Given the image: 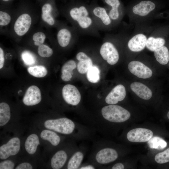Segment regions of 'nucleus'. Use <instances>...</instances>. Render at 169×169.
<instances>
[{
    "label": "nucleus",
    "instance_id": "nucleus-25",
    "mask_svg": "<svg viewBox=\"0 0 169 169\" xmlns=\"http://www.w3.org/2000/svg\"><path fill=\"white\" fill-rule=\"evenodd\" d=\"M84 154L81 151L75 152L69 160L67 166L68 169H79L84 158Z\"/></svg>",
    "mask_w": 169,
    "mask_h": 169
},
{
    "label": "nucleus",
    "instance_id": "nucleus-9",
    "mask_svg": "<svg viewBox=\"0 0 169 169\" xmlns=\"http://www.w3.org/2000/svg\"><path fill=\"white\" fill-rule=\"evenodd\" d=\"M62 95L65 101L68 104L75 106L77 105L81 99V94L74 86L67 84L62 90Z\"/></svg>",
    "mask_w": 169,
    "mask_h": 169
},
{
    "label": "nucleus",
    "instance_id": "nucleus-42",
    "mask_svg": "<svg viewBox=\"0 0 169 169\" xmlns=\"http://www.w3.org/2000/svg\"><path fill=\"white\" fill-rule=\"evenodd\" d=\"M167 118H168V119H169V111L167 113Z\"/></svg>",
    "mask_w": 169,
    "mask_h": 169
},
{
    "label": "nucleus",
    "instance_id": "nucleus-15",
    "mask_svg": "<svg viewBox=\"0 0 169 169\" xmlns=\"http://www.w3.org/2000/svg\"><path fill=\"white\" fill-rule=\"evenodd\" d=\"M32 23L30 16L28 14L23 13L20 15L16 21L14 29L16 34L19 36L25 34L30 28Z\"/></svg>",
    "mask_w": 169,
    "mask_h": 169
},
{
    "label": "nucleus",
    "instance_id": "nucleus-24",
    "mask_svg": "<svg viewBox=\"0 0 169 169\" xmlns=\"http://www.w3.org/2000/svg\"><path fill=\"white\" fill-rule=\"evenodd\" d=\"M39 140L37 135L33 134L27 137L25 143L26 150L30 154H34L37 149L38 146L39 145Z\"/></svg>",
    "mask_w": 169,
    "mask_h": 169
},
{
    "label": "nucleus",
    "instance_id": "nucleus-23",
    "mask_svg": "<svg viewBox=\"0 0 169 169\" xmlns=\"http://www.w3.org/2000/svg\"><path fill=\"white\" fill-rule=\"evenodd\" d=\"M58 42L63 47L67 46L69 44L72 38L71 32L68 29L63 28L58 32L57 35Z\"/></svg>",
    "mask_w": 169,
    "mask_h": 169
},
{
    "label": "nucleus",
    "instance_id": "nucleus-38",
    "mask_svg": "<svg viewBox=\"0 0 169 169\" xmlns=\"http://www.w3.org/2000/svg\"><path fill=\"white\" fill-rule=\"evenodd\" d=\"M16 169H32V167L31 165L28 162L22 163L18 165Z\"/></svg>",
    "mask_w": 169,
    "mask_h": 169
},
{
    "label": "nucleus",
    "instance_id": "nucleus-19",
    "mask_svg": "<svg viewBox=\"0 0 169 169\" xmlns=\"http://www.w3.org/2000/svg\"><path fill=\"white\" fill-rule=\"evenodd\" d=\"M76 58L79 61L77 64V70L80 74L87 73L93 65L91 59L83 52H79L76 54Z\"/></svg>",
    "mask_w": 169,
    "mask_h": 169
},
{
    "label": "nucleus",
    "instance_id": "nucleus-21",
    "mask_svg": "<svg viewBox=\"0 0 169 169\" xmlns=\"http://www.w3.org/2000/svg\"><path fill=\"white\" fill-rule=\"evenodd\" d=\"M76 67V63L73 60H70L65 63L62 66L61 69L62 80L65 81L70 80L73 74V70Z\"/></svg>",
    "mask_w": 169,
    "mask_h": 169
},
{
    "label": "nucleus",
    "instance_id": "nucleus-14",
    "mask_svg": "<svg viewBox=\"0 0 169 169\" xmlns=\"http://www.w3.org/2000/svg\"><path fill=\"white\" fill-rule=\"evenodd\" d=\"M126 95L125 86L119 84L114 87L105 98L106 103L109 105H115L123 100Z\"/></svg>",
    "mask_w": 169,
    "mask_h": 169
},
{
    "label": "nucleus",
    "instance_id": "nucleus-2",
    "mask_svg": "<svg viewBox=\"0 0 169 169\" xmlns=\"http://www.w3.org/2000/svg\"><path fill=\"white\" fill-rule=\"evenodd\" d=\"M155 28L148 23L136 25L134 31L128 37L125 44L129 55L136 54L146 48L148 38Z\"/></svg>",
    "mask_w": 169,
    "mask_h": 169
},
{
    "label": "nucleus",
    "instance_id": "nucleus-5",
    "mask_svg": "<svg viewBox=\"0 0 169 169\" xmlns=\"http://www.w3.org/2000/svg\"><path fill=\"white\" fill-rule=\"evenodd\" d=\"M116 36L109 38L100 48V53L103 59L110 65H113L119 61V52L115 43Z\"/></svg>",
    "mask_w": 169,
    "mask_h": 169
},
{
    "label": "nucleus",
    "instance_id": "nucleus-30",
    "mask_svg": "<svg viewBox=\"0 0 169 169\" xmlns=\"http://www.w3.org/2000/svg\"><path fill=\"white\" fill-rule=\"evenodd\" d=\"M28 73L32 76L37 78H42L45 76L47 73L46 68L42 65H36L28 68Z\"/></svg>",
    "mask_w": 169,
    "mask_h": 169
},
{
    "label": "nucleus",
    "instance_id": "nucleus-26",
    "mask_svg": "<svg viewBox=\"0 0 169 169\" xmlns=\"http://www.w3.org/2000/svg\"><path fill=\"white\" fill-rule=\"evenodd\" d=\"M11 117L10 110L9 105L6 103L0 104V126L6 124L9 121Z\"/></svg>",
    "mask_w": 169,
    "mask_h": 169
},
{
    "label": "nucleus",
    "instance_id": "nucleus-13",
    "mask_svg": "<svg viewBox=\"0 0 169 169\" xmlns=\"http://www.w3.org/2000/svg\"><path fill=\"white\" fill-rule=\"evenodd\" d=\"M20 146V140L18 138L11 139L6 144L0 146V159H5L10 156L16 155L19 152Z\"/></svg>",
    "mask_w": 169,
    "mask_h": 169
},
{
    "label": "nucleus",
    "instance_id": "nucleus-33",
    "mask_svg": "<svg viewBox=\"0 0 169 169\" xmlns=\"http://www.w3.org/2000/svg\"><path fill=\"white\" fill-rule=\"evenodd\" d=\"M156 162L159 164H163L169 162V148L162 152L159 153L155 156Z\"/></svg>",
    "mask_w": 169,
    "mask_h": 169
},
{
    "label": "nucleus",
    "instance_id": "nucleus-7",
    "mask_svg": "<svg viewBox=\"0 0 169 169\" xmlns=\"http://www.w3.org/2000/svg\"><path fill=\"white\" fill-rule=\"evenodd\" d=\"M129 72L135 77L142 79H148L153 76L152 69L139 59L131 60L128 64Z\"/></svg>",
    "mask_w": 169,
    "mask_h": 169
},
{
    "label": "nucleus",
    "instance_id": "nucleus-31",
    "mask_svg": "<svg viewBox=\"0 0 169 169\" xmlns=\"http://www.w3.org/2000/svg\"><path fill=\"white\" fill-rule=\"evenodd\" d=\"M100 70L97 66L92 65L87 72V78L90 82L96 83L100 79Z\"/></svg>",
    "mask_w": 169,
    "mask_h": 169
},
{
    "label": "nucleus",
    "instance_id": "nucleus-4",
    "mask_svg": "<svg viewBox=\"0 0 169 169\" xmlns=\"http://www.w3.org/2000/svg\"><path fill=\"white\" fill-rule=\"evenodd\" d=\"M102 117L110 122L121 123L128 120L131 116L130 113L124 108L115 105H109L101 110Z\"/></svg>",
    "mask_w": 169,
    "mask_h": 169
},
{
    "label": "nucleus",
    "instance_id": "nucleus-12",
    "mask_svg": "<svg viewBox=\"0 0 169 169\" xmlns=\"http://www.w3.org/2000/svg\"><path fill=\"white\" fill-rule=\"evenodd\" d=\"M118 157V153L116 150L110 148H104L97 151L95 156V160L97 163L102 165L114 161Z\"/></svg>",
    "mask_w": 169,
    "mask_h": 169
},
{
    "label": "nucleus",
    "instance_id": "nucleus-32",
    "mask_svg": "<svg viewBox=\"0 0 169 169\" xmlns=\"http://www.w3.org/2000/svg\"><path fill=\"white\" fill-rule=\"evenodd\" d=\"M38 51L39 55L42 57H50L53 54L52 49L43 44L38 46Z\"/></svg>",
    "mask_w": 169,
    "mask_h": 169
},
{
    "label": "nucleus",
    "instance_id": "nucleus-6",
    "mask_svg": "<svg viewBox=\"0 0 169 169\" xmlns=\"http://www.w3.org/2000/svg\"><path fill=\"white\" fill-rule=\"evenodd\" d=\"M45 127L59 133L69 135L73 133L75 129L76 125L72 120L67 118H61L46 120Z\"/></svg>",
    "mask_w": 169,
    "mask_h": 169
},
{
    "label": "nucleus",
    "instance_id": "nucleus-16",
    "mask_svg": "<svg viewBox=\"0 0 169 169\" xmlns=\"http://www.w3.org/2000/svg\"><path fill=\"white\" fill-rule=\"evenodd\" d=\"M165 39L159 35L158 29L155 28L148 38L146 48L149 51L153 52L165 45Z\"/></svg>",
    "mask_w": 169,
    "mask_h": 169
},
{
    "label": "nucleus",
    "instance_id": "nucleus-22",
    "mask_svg": "<svg viewBox=\"0 0 169 169\" xmlns=\"http://www.w3.org/2000/svg\"><path fill=\"white\" fill-rule=\"evenodd\" d=\"M156 61L161 65H166L169 61V51L165 45L153 52Z\"/></svg>",
    "mask_w": 169,
    "mask_h": 169
},
{
    "label": "nucleus",
    "instance_id": "nucleus-8",
    "mask_svg": "<svg viewBox=\"0 0 169 169\" xmlns=\"http://www.w3.org/2000/svg\"><path fill=\"white\" fill-rule=\"evenodd\" d=\"M111 8L108 12L114 26L118 24L126 13L125 8L120 0H104Z\"/></svg>",
    "mask_w": 169,
    "mask_h": 169
},
{
    "label": "nucleus",
    "instance_id": "nucleus-1",
    "mask_svg": "<svg viewBox=\"0 0 169 169\" xmlns=\"http://www.w3.org/2000/svg\"><path fill=\"white\" fill-rule=\"evenodd\" d=\"M157 0H134L125 8L129 22L135 25L148 23L156 14Z\"/></svg>",
    "mask_w": 169,
    "mask_h": 169
},
{
    "label": "nucleus",
    "instance_id": "nucleus-28",
    "mask_svg": "<svg viewBox=\"0 0 169 169\" xmlns=\"http://www.w3.org/2000/svg\"><path fill=\"white\" fill-rule=\"evenodd\" d=\"M52 8L49 3L45 4L41 9V17L43 20L50 26L55 23L54 19L51 13Z\"/></svg>",
    "mask_w": 169,
    "mask_h": 169
},
{
    "label": "nucleus",
    "instance_id": "nucleus-3",
    "mask_svg": "<svg viewBox=\"0 0 169 169\" xmlns=\"http://www.w3.org/2000/svg\"><path fill=\"white\" fill-rule=\"evenodd\" d=\"M69 15L76 23V27L80 30L87 31L94 26L92 14L84 6L72 8L69 11Z\"/></svg>",
    "mask_w": 169,
    "mask_h": 169
},
{
    "label": "nucleus",
    "instance_id": "nucleus-29",
    "mask_svg": "<svg viewBox=\"0 0 169 169\" xmlns=\"http://www.w3.org/2000/svg\"><path fill=\"white\" fill-rule=\"evenodd\" d=\"M149 147L158 150L164 149L167 146L166 142L163 139L158 136L151 138L148 142Z\"/></svg>",
    "mask_w": 169,
    "mask_h": 169
},
{
    "label": "nucleus",
    "instance_id": "nucleus-11",
    "mask_svg": "<svg viewBox=\"0 0 169 169\" xmlns=\"http://www.w3.org/2000/svg\"><path fill=\"white\" fill-rule=\"evenodd\" d=\"M153 135V132L146 128H139L129 131L127 134L128 140L134 142H143L148 141Z\"/></svg>",
    "mask_w": 169,
    "mask_h": 169
},
{
    "label": "nucleus",
    "instance_id": "nucleus-10",
    "mask_svg": "<svg viewBox=\"0 0 169 169\" xmlns=\"http://www.w3.org/2000/svg\"><path fill=\"white\" fill-rule=\"evenodd\" d=\"M130 90L139 98L145 100H150L154 93L152 90L147 84L139 81H133L129 86Z\"/></svg>",
    "mask_w": 169,
    "mask_h": 169
},
{
    "label": "nucleus",
    "instance_id": "nucleus-39",
    "mask_svg": "<svg viewBox=\"0 0 169 169\" xmlns=\"http://www.w3.org/2000/svg\"><path fill=\"white\" fill-rule=\"evenodd\" d=\"M4 62V52L2 49L0 48V69H2L3 66Z\"/></svg>",
    "mask_w": 169,
    "mask_h": 169
},
{
    "label": "nucleus",
    "instance_id": "nucleus-20",
    "mask_svg": "<svg viewBox=\"0 0 169 169\" xmlns=\"http://www.w3.org/2000/svg\"><path fill=\"white\" fill-rule=\"evenodd\" d=\"M67 158L66 153L63 150L56 152L52 157L51 161L53 169H59L63 167L65 164Z\"/></svg>",
    "mask_w": 169,
    "mask_h": 169
},
{
    "label": "nucleus",
    "instance_id": "nucleus-40",
    "mask_svg": "<svg viewBox=\"0 0 169 169\" xmlns=\"http://www.w3.org/2000/svg\"><path fill=\"white\" fill-rule=\"evenodd\" d=\"M124 168V165L121 163L115 164L112 167V169H123Z\"/></svg>",
    "mask_w": 169,
    "mask_h": 169
},
{
    "label": "nucleus",
    "instance_id": "nucleus-27",
    "mask_svg": "<svg viewBox=\"0 0 169 169\" xmlns=\"http://www.w3.org/2000/svg\"><path fill=\"white\" fill-rule=\"evenodd\" d=\"M43 139L49 141L54 146H57L60 141V137L55 132L49 130H44L40 134Z\"/></svg>",
    "mask_w": 169,
    "mask_h": 169
},
{
    "label": "nucleus",
    "instance_id": "nucleus-18",
    "mask_svg": "<svg viewBox=\"0 0 169 169\" xmlns=\"http://www.w3.org/2000/svg\"><path fill=\"white\" fill-rule=\"evenodd\" d=\"M92 14V16L99 20L105 28H109L114 26L112 21L105 8L96 7L93 9Z\"/></svg>",
    "mask_w": 169,
    "mask_h": 169
},
{
    "label": "nucleus",
    "instance_id": "nucleus-17",
    "mask_svg": "<svg viewBox=\"0 0 169 169\" xmlns=\"http://www.w3.org/2000/svg\"><path fill=\"white\" fill-rule=\"evenodd\" d=\"M41 91L35 85H32L27 89L23 96V103L27 106H32L39 103L41 100Z\"/></svg>",
    "mask_w": 169,
    "mask_h": 169
},
{
    "label": "nucleus",
    "instance_id": "nucleus-36",
    "mask_svg": "<svg viewBox=\"0 0 169 169\" xmlns=\"http://www.w3.org/2000/svg\"><path fill=\"white\" fill-rule=\"evenodd\" d=\"M11 18L7 13L0 11V25L1 26H5L9 24L11 21Z\"/></svg>",
    "mask_w": 169,
    "mask_h": 169
},
{
    "label": "nucleus",
    "instance_id": "nucleus-41",
    "mask_svg": "<svg viewBox=\"0 0 169 169\" xmlns=\"http://www.w3.org/2000/svg\"><path fill=\"white\" fill-rule=\"evenodd\" d=\"M79 169H94L95 167L92 165H88L80 167Z\"/></svg>",
    "mask_w": 169,
    "mask_h": 169
},
{
    "label": "nucleus",
    "instance_id": "nucleus-34",
    "mask_svg": "<svg viewBox=\"0 0 169 169\" xmlns=\"http://www.w3.org/2000/svg\"><path fill=\"white\" fill-rule=\"evenodd\" d=\"M22 58L25 64L31 65L36 62V59L34 55L30 52L26 51L21 54Z\"/></svg>",
    "mask_w": 169,
    "mask_h": 169
},
{
    "label": "nucleus",
    "instance_id": "nucleus-37",
    "mask_svg": "<svg viewBox=\"0 0 169 169\" xmlns=\"http://www.w3.org/2000/svg\"><path fill=\"white\" fill-rule=\"evenodd\" d=\"M14 167V163L10 160L5 161L0 163V169H13Z\"/></svg>",
    "mask_w": 169,
    "mask_h": 169
},
{
    "label": "nucleus",
    "instance_id": "nucleus-43",
    "mask_svg": "<svg viewBox=\"0 0 169 169\" xmlns=\"http://www.w3.org/2000/svg\"><path fill=\"white\" fill-rule=\"evenodd\" d=\"M3 0V1H4L6 2V1H9L10 0Z\"/></svg>",
    "mask_w": 169,
    "mask_h": 169
},
{
    "label": "nucleus",
    "instance_id": "nucleus-35",
    "mask_svg": "<svg viewBox=\"0 0 169 169\" xmlns=\"http://www.w3.org/2000/svg\"><path fill=\"white\" fill-rule=\"evenodd\" d=\"M46 38V35L42 32H38L34 33L33 36V39L34 44L39 46L43 44Z\"/></svg>",
    "mask_w": 169,
    "mask_h": 169
}]
</instances>
